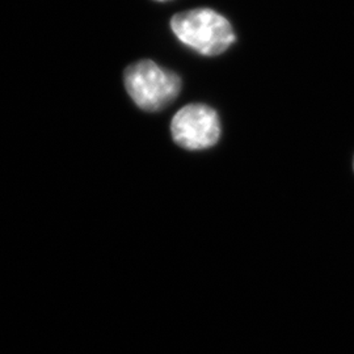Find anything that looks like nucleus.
<instances>
[{
    "label": "nucleus",
    "mask_w": 354,
    "mask_h": 354,
    "mask_svg": "<svg viewBox=\"0 0 354 354\" xmlns=\"http://www.w3.org/2000/svg\"><path fill=\"white\" fill-rule=\"evenodd\" d=\"M171 29L183 44L206 57L225 53L236 39L227 19L210 8L176 13Z\"/></svg>",
    "instance_id": "1"
},
{
    "label": "nucleus",
    "mask_w": 354,
    "mask_h": 354,
    "mask_svg": "<svg viewBox=\"0 0 354 354\" xmlns=\"http://www.w3.org/2000/svg\"><path fill=\"white\" fill-rule=\"evenodd\" d=\"M353 171H354V156H353Z\"/></svg>",
    "instance_id": "5"
},
{
    "label": "nucleus",
    "mask_w": 354,
    "mask_h": 354,
    "mask_svg": "<svg viewBox=\"0 0 354 354\" xmlns=\"http://www.w3.org/2000/svg\"><path fill=\"white\" fill-rule=\"evenodd\" d=\"M158 1H167V0H158Z\"/></svg>",
    "instance_id": "4"
},
{
    "label": "nucleus",
    "mask_w": 354,
    "mask_h": 354,
    "mask_svg": "<svg viewBox=\"0 0 354 354\" xmlns=\"http://www.w3.org/2000/svg\"><path fill=\"white\" fill-rule=\"evenodd\" d=\"M124 83L131 100L146 112L165 109L176 99L183 86L180 76L151 59L130 64L125 70Z\"/></svg>",
    "instance_id": "2"
},
{
    "label": "nucleus",
    "mask_w": 354,
    "mask_h": 354,
    "mask_svg": "<svg viewBox=\"0 0 354 354\" xmlns=\"http://www.w3.org/2000/svg\"><path fill=\"white\" fill-rule=\"evenodd\" d=\"M171 136L180 147L201 151L216 145L221 137L218 113L205 104H189L177 112L171 122Z\"/></svg>",
    "instance_id": "3"
}]
</instances>
